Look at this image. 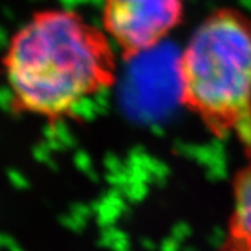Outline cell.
Here are the masks:
<instances>
[{
    "label": "cell",
    "mask_w": 251,
    "mask_h": 251,
    "mask_svg": "<svg viewBox=\"0 0 251 251\" xmlns=\"http://www.w3.org/2000/svg\"><path fill=\"white\" fill-rule=\"evenodd\" d=\"M1 64L13 110L48 122L69 117L117 78L106 32L73 10L34 13L11 36Z\"/></svg>",
    "instance_id": "obj_1"
},
{
    "label": "cell",
    "mask_w": 251,
    "mask_h": 251,
    "mask_svg": "<svg viewBox=\"0 0 251 251\" xmlns=\"http://www.w3.org/2000/svg\"><path fill=\"white\" fill-rule=\"evenodd\" d=\"M179 99L218 138L251 156V17L234 7L209 13L177 60Z\"/></svg>",
    "instance_id": "obj_2"
},
{
    "label": "cell",
    "mask_w": 251,
    "mask_h": 251,
    "mask_svg": "<svg viewBox=\"0 0 251 251\" xmlns=\"http://www.w3.org/2000/svg\"><path fill=\"white\" fill-rule=\"evenodd\" d=\"M186 0H103L102 29L122 57L155 49L180 25Z\"/></svg>",
    "instance_id": "obj_3"
},
{
    "label": "cell",
    "mask_w": 251,
    "mask_h": 251,
    "mask_svg": "<svg viewBox=\"0 0 251 251\" xmlns=\"http://www.w3.org/2000/svg\"><path fill=\"white\" fill-rule=\"evenodd\" d=\"M233 211L229 236L251 247V156L233 177Z\"/></svg>",
    "instance_id": "obj_4"
},
{
    "label": "cell",
    "mask_w": 251,
    "mask_h": 251,
    "mask_svg": "<svg viewBox=\"0 0 251 251\" xmlns=\"http://www.w3.org/2000/svg\"><path fill=\"white\" fill-rule=\"evenodd\" d=\"M218 251H251V247L247 246L246 243H243L242 240L234 239V237L227 234L226 240L222 243V246L219 247Z\"/></svg>",
    "instance_id": "obj_5"
}]
</instances>
